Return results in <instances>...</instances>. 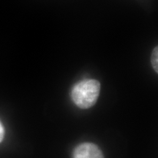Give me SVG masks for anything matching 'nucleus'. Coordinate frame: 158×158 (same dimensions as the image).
<instances>
[{"label":"nucleus","instance_id":"7ed1b4c3","mask_svg":"<svg viewBox=\"0 0 158 158\" xmlns=\"http://www.w3.org/2000/svg\"><path fill=\"white\" fill-rule=\"evenodd\" d=\"M157 58H158V48L155 47L154 48L152 51V68L156 73H158V65H157Z\"/></svg>","mask_w":158,"mask_h":158},{"label":"nucleus","instance_id":"f257e3e1","mask_svg":"<svg viewBox=\"0 0 158 158\" xmlns=\"http://www.w3.org/2000/svg\"><path fill=\"white\" fill-rule=\"evenodd\" d=\"M100 92V83L94 79H86L74 85L71 98L81 109L92 108L98 101Z\"/></svg>","mask_w":158,"mask_h":158},{"label":"nucleus","instance_id":"f03ea898","mask_svg":"<svg viewBox=\"0 0 158 158\" xmlns=\"http://www.w3.org/2000/svg\"><path fill=\"white\" fill-rule=\"evenodd\" d=\"M73 158H105L103 153L94 143H83L75 148Z\"/></svg>","mask_w":158,"mask_h":158},{"label":"nucleus","instance_id":"20e7f679","mask_svg":"<svg viewBox=\"0 0 158 158\" xmlns=\"http://www.w3.org/2000/svg\"><path fill=\"white\" fill-rule=\"evenodd\" d=\"M4 135H5V129H4L2 124L0 122V143H1L2 141L3 140Z\"/></svg>","mask_w":158,"mask_h":158}]
</instances>
